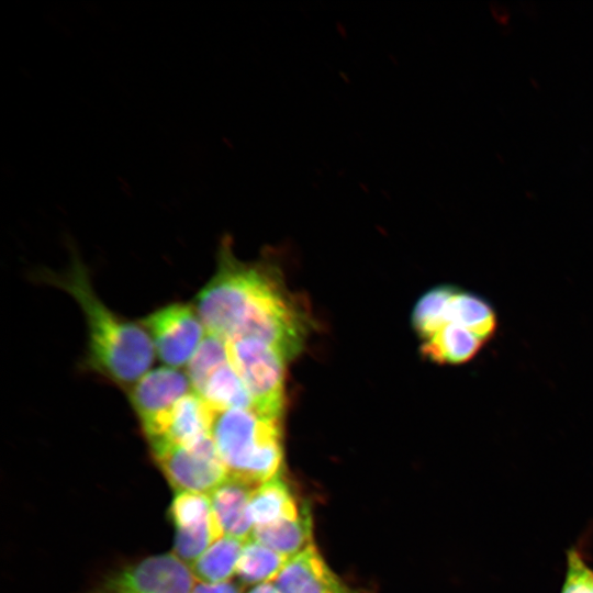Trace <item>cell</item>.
<instances>
[{
  "label": "cell",
  "mask_w": 593,
  "mask_h": 593,
  "mask_svg": "<svg viewBox=\"0 0 593 593\" xmlns=\"http://www.w3.org/2000/svg\"><path fill=\"white\" fill-rule=\"evenodd\" d=\"M194 309L206 333L224 342L256 338L287 359L304 346L310 316L279 275L264 264L238 260L222 244L217 269L195 299Z\"/></svg>",
  "instance_id": "cell-1"
},
{
  "label": "cell",
  "mask_w": 593,
  "mask_h": 593,
  "mask_svg": "<svg viewBox=\"0 0 593 593\" xmlns=\"http://www.w3.org/2000/svg\"><path fill=\"white\" fill-rule=\"evenodd\" d=\"M42 280L68 292L79 304L88 328L86 362L90 370L127 390L148 372L155 355L148 333L101 301L76 255L64 273L43 272Z\"/></svg>",
  "instance_id": "cell-2"
},
{
  "label": "cell",
  "mask_w": 593,
  "mask_h": 593,
  "mask_svg": "<svg viewBox=\"0 0 593 593\" xmlns=\"http://www.w3.org/2000/svg\"><path fill=\"white\" fill-rule=\"evenodd\" d=\"M211 436L230 477L257 486L280 473V418L254 407L214 412Z\"/></svg>",
  "instance_id": "cell-3"
},
{
  "label": "cell",
  "mask_w": 593,
  "mask_h": 593,
  "mask_svg": "<svg viewBox=\"0 0 593 593\" xmlns=\"http://www.w3.org/2000/svg\"><path fill=\"white\" fill-rule=\"evenodd\" d=\"M228 360L247 388L255 409L280 418L284 399V365L276 347L256 338L225 342Z\"/></svg>",
  "instance_id": "cell-4"
},
{
  "label": "cell",
  "mask_w": 593,
  "mask_h": 593,
  "mask_svg": "<svg viewBox=\"0 0 593 593\" xmlns=\"http://www.w3.org/2000/svg\"><path fill=\"white\" fill-rule=\"evenodd\" d=\"M154 459L171 486L210 495L228 478V471L209 436L190 447L156 446Z\"/></svg>",
  "instance_id": "cell-5"
},
{
  "label": "cell",
  "mask_w": 593,
  "mask_h": 593,
  "mask_svg": "<svg viewBox=\"0 0 593 593\" xmlns=\"http://www.w3.org/2000/svg\"><path fill=\"white\" fill-rule=\"evenodd\" d=\"M159 359L170 368L187 366L206 331L194 306L172 303L141 321Z\"/></svg>",
  "instance_id": "cell-6"
},
{
  "label": "cell",
  "mask_w": 593,
  "mask_h": 593,
  "mask_svg": "<svg viewBox=\"0 0 593 593\" xmlns=\"http://www.w3.org/2000/svg\"><path fill=\"white\" fill-rule=\"evenodd\" d=\"M194 577L175 555L145 558L107 577L92 593H191Z\"/></svg>",
  "instance_id": "cell-7"
},
{
  "label": "cell",
  "mask_w": 593,
  "mask_h": 593,
  "mask_svg": "<svg viewBox=\"0 0 593 593\" xmlns=\"http://www.w3.org/2000/svg\"><path fill=\"white\" fill-rule=\"evenodd\" d=\"M191 391L188 376L170 367L149 370L128 390L130 403L146 438L156 433L175 405Z\"/></svg>",
  "instance_id": "cell-8"
},
{
  "label": "cell",
  "mask_w": 593,
  "mask_h": 593,
  "mask_svg": "<svg viewBox=\"0 0 593 593\" xmlns=\"http://www.w3.org/2000/svg\"><path fill=\"white\" fill-rule=\"evenodd\" d=\"M214 412L194 391L183 396L157 432L147 438L156 446L190 447L211 436Z\"/></svg>",
  "instance_id": "cell-9"
},
{
  "label": "cell",
  "mask_w": 593,
  "mask_h": 593,
  "mask_svg": "<svg viewBox=\"0 0 593 593\" xmlns=\"http://www.w3.org/2000/svg\"><path fill=\"white\" fill-rule=\"evenodd\" d=\"M273 584L280 593H354L313 544L288 560Z\"/></svg>",
  "instance_id": "cell-10"
},
{
  "label": "cell",
  "mask_w": 593,
  "mask_h": 593,
  "mask_svg": "<svg viewBox=\"0 0 593 593\" xmlns=\"http://www.w3.org/2000/svg\"><path fill=\"white\" fill-rule=\"evenodd\" d=\"M255 488L228 475L226 481L209 495L223 535L245 541L251 537L254 524L249 515V502Z\"/></svg>",
  "instance_id": "cell-11"
},
{
  "label": "cell",
  "mask_w": 593,
  "mask_h": 593,
  "mask_svg": "<svg viewBox=\"0 0 593 593\" xmlns=\"http://www.w3.org/2000/svg\"><path fill=\"white\" fill-rule=\"evenodd\" d=\"M484 342L468 329L447 323L424 339L422 355L440 365H460L474 358Z\"/></svg>",
  "instance_id": "cell-12"
},
{
  "label": "cell",
  "mask_w": 593,
  "mask_h": 593,
  "mask_svg": "<svg viewBox=\"0 0 593 593\" xmlns=\"http://www.w3.org/2000/svg\"><path fill=\"white\" fill-rule=\"evenodd\" d=\"M447 323L468 329L484 343L492 339L497 328V317L490 302L475 293L458 288L447 305Z\"/></svg>",
  "instance_id": "cell-13"
},
{
  "label": "cell",
  "mask_w": 593,
  "mask_h": 593,
  "mask_svg": "<svg viewBox=\"0 0 593 593\" xmlns=\"http://www.w3.org/2000/svg\"><path fill=\"white\" fill-rule=\"evenodd\" d=\"M301 512L280 473L255 488L249 502L254 527L296 518Z\"/></svg>",
  "instance_id": "cell-14"
},
{
  "label": "cell",
  "mask_w": 593,
  "mask_h": 593,
  "mask_svg": "<svg viewBox=\"0 0 593 593\" xmlns=\"http://www.w3.org/2000/svg\"><path fill=\"white\" fill-rule=\"evenodd\" d=\"M251 538L291 558L313 544L310 512L304 507L296 518L256 526L253 529Z\"/></svg>",
  "instance_id": "cell-15"
},
{
  "label": "cell",
  "mask_w": 593,
  "mask_h": 593,
  "mask_svg": "<svg viewBox=\"0 0 593 593\" xmlns=\"http://www.w3.org/2000/svg\"><path fill=\"white\" fill-rule=\"evenodd\" d=\"M245 542L228 535L219 538L189 567L194 579L206 583L228 581L236 572Z\"/></svg>",
  "instance_id": "cell-16"
},
{
  "label": "cell",
  "mask_w": 593,
  "mask_h": 593,
  "mask_svg": "<svg viewBox=\"0 0 593 593\" xmlns=\"http://www.w3.org/2000/svg\"><path fill=\"white\" fill-rule=\"evenodd\" d=\"M197 394L213 412L231 409H255L247 388L230 361L214 371Z\"/></svg>",
  "instance_id": "cell-17"
},
{
  "label": "cell",
  "mask_w": 593,
  "mask_h": 593,
  "mask_svg": "<svg viewBox=\"0 0 593 593\" xmlns=\"http://www.w3.org/2000/svg\"><path fill=\"white\" fill-rule=\"evenodd\" d=\"M289 559L250 537L244 544L235 574L244 584L272 582Z\"/></svg>",
  "instance_id": "cell-18"
},
{
  "label": "cell",
  "mask_w": 593,
  "mask_h": 593,
  "mask_svg": "<svg viewBox=\"0 0 593 593\" xmlns=\"http://www.w3.org/2000/svg\"><path fill=\"white\" fill-rule=\"evenodd\" d=\"M456 287L437 286L422 295L415 304L412 323L415 332L426 339L446 324V310Z\"/></svg>",
  "instance_id": "cell-19"
},
{
  "label": "cell",
  "mask_w": 593,
  "mask_h": 593,
  "mask_svg": "<svg viewBox=\"0 0 593 593\" xmlns=\"http://www.w3.org/2000/svg\"><path fill=\"white\" fill-rule=\"evenodd\" d=\"M228 361L226 343L206 333L187 365V376L192 391L199 393L211 374Z\"/></svg>",
  "instance_id": "cell-20"
},
{
  "label": "cell",
  "mask_w": 593,
  "mask_h": 593,
  "mask_svg": "<svg viewBox=\"0 0 593 593\" xmlns=\"http://www.w3.org/2000/svg\"><path fill=\"white\" fill-rule=\"evenodd\" d=\"M169 516L176 529L209 522L213 517L210 496L187 491L177 492L169 508Z\"/></svg>",
  "instance_id": "cell-21"
},
{
  "label": "cell",
  "mask_w": 593,
  "mask_h": 593,
  "mask_svg": "<svg viewBox=\"0 0 593 593\" xmlns=\"http://www.w3.org/2000/svg\"><path fill=\"white\" fill-rule=\"evenodd\" d=\"M561 593H593V568L578 548H570L567 552Z\"/></svg>",
  "instance_id": "cell-22"
},
{
  "label": "cell",
  "mask_w": 593,
  "mask_h": 593,
  "mask_svg": "<svg viewBox=\"0 0 593 593\" xmlns=\"http://www.w3.org/2000/svg\"><path fill=\"white\" fill-rule=\"evenodd\" d=\"M191 593H242L240 588L231 581L219 583L197 582Z\"/></svg>",
  "instance_id": "cell-23"
},
{
  "label": "cell",
  "mask_w": 593,
  "mask_h": 593,
  "mask_svg": "<svg viewBox=\"0 0 593 593\" xmlns=\"http://www.w3.org/2000/svg\"><path fill=\"white\" fill-rule=\"evenodd\" d=\"M248 593H280V591L277 589L273 582H266L256 585Z\"/></svg>",
  "instance_id": "cell-24"
}]
</instances>
